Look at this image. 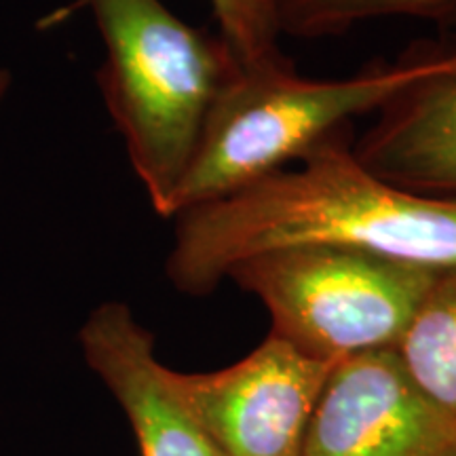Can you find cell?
<instances>
[{"mask_svg":"<svg viewBox=\"0 0 456 456\" xmlns=\"http://www.w3.org/2000/svg\"><path fill=\"white\" fill-rule=\"evenodd\" d=\"M165 273L182 294L208 296L245 258L292 245H330L456 269V201L403 191L359 161L349 131L216 201L174 216Z\"/></svg>","mask_w":456,"mask_h":456,"instance_id":"obj_1","label":"cell"},{"mask_svg":"<svg viewBox=\"0 0 456 456\" xmlns=\"http://www.w3.org/2000/svg\"><path fill=\"white\" fill-rule=\"evenodd\" d=\"M104 43L98 83L135 175L169 218L203 127L237 61L220 37L182 21L161 0H83Z\"/></svg>","mask_w":456,"mask_h":456,"instance_id":"obj_2","label":"cell"},{"mask_svg":"<svg viewBox=\"0 0 456 456\" xmlns=\"http://www.w3.org/2000/svg\"><path fill=\"white\" fill-rule=\"evenodd\" d=\"M456 64V49L414 53L349 78H305L288 57L232 72L205 123L169 218L300 161L355 117L379 112L410 85Z\"/></svg>","mask_w":456,"mask_h":456,"instance_id":"obj_3","label":"cell"},{"mask_svg":"<svg viewBox=\"0 0 456 456\" xmlns=\"http://www.w3.org/2000/svg\"><path fill=\"white\" fill-rule=\"evenodd\" d=\"M437 271L330 245L245 258L226 279L256 296L271 334L319 362L395 349Z\"/></svg>","mask_w":456,"mask_h":456,"instance_id":"obj_4","label":"cell"},{"mask_svg":"<svg viewBox=\"0 0 456 456\" xmlns=\"http://www.w3.org/2000/svg\"><path fill=\"white\" fill-rule=\"evenodd\" d=\"M332 366L269 334L226 368L175 370V385L224 456H302Z\"/></svg>","mask_w":456,"mask_h":456,"instance_id":"obj_5","label":"cell"},{"mask_svg":"<svg viewBox=\"0 0 456 456\" xmlns=\"http://www.w3.org/2000/svg\"><path fill=\"white\" fill-rule=\"evenodd\" d=\"M302 456H456V419L395 349L362 353L330 370Z\"/></svg>","mask_w":456,"mask_h":456,"instance_id":"obj_6","label":"cell"},{"mask_svg":"<svg viewBox=\"0 0 456 456\" xmlns=\"http://www.w3.org/2000/svg\"><path fill=\"white\" fill-rule=\"evenodd\" d=\"M85 363L127 416L140 456H224L188 408L155 334L125 302H102L78 330Z\"/></svg>","mask_w":456,"mask_h":456,"instance_id":"obj_7","label":"cell"},{"mask_svg":"<svg viewBox=\"0 0 456 456\" xmlns=\"http://www.w3.org/2000/svg\"><path fill=\"white\" fill-rule=\"evenodd\" d=\"M353 151L393 186L456 201V64L397 94Z\"/></svg>","mask_w":456,"mask_h":456,"instance_id":"obj_8","label":"cell"},{"mask_svg":"<svg viewBox=\"0 0 456 456\" xmlns=\"http://www.w3.org/2000/svg\"><path fill=\"white\" fill-rule=\"evenodd\" d=\"M395 353L416 385L456 419V269L436 273Z\"/></svg>","mask_w":456,"mask_h":456,"instance_id":"obj_9","label":"cell"},{"mask_svg":"<svg viewBox=\"0 0 456 456\" xmlns=\"http://www.w3.org/2000/svg\"><path fill=\"white\" fill-rule=\"evenodd\" d=\"M456 0H279L281 34L298 38L336 37L363 21L385 17H446Z\"/></svg>","mask_w":456,"mask_h":456,"instance_id":"obj_10","label":"cell"},{"mask_svg":"<svg viewBox=\"0 0 456 456\" xmlns=\"http://www.w3.org/2000/svg\"><path fill=\"white\" fill-rule=\"evenodd\" d=\"M220 38L237 66L254 68L283 57L279 0H209Z\"/></svg>","mask_w":456,"mask_h":456,"instance_id":"obj_11","label":"cell"},{"mask_svg":"<svg viewBox=\"0 0 456 456\" xmlns=\"http://www.w3.org/2000/svg\"><path fill=\"white\" fill-rule=\"evenodd\" d=\"M9 87H11V74L9 70H4V68H0V102L4 100Z\"/></svg>","mask_w":456,"mask_h":456,"instance_id":"obj_12","label":"cell"}]
</instances>
